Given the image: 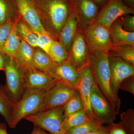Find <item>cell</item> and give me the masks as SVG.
Instances as JSON below:
<instances>
[{
	"label": "cell",
	"mask_w": 134,
	"mask_h": 134,
	"mask_svg": "<svg viewBox=\"0 0 134 134\" xmlns=\"http://www.w3.org/2000/svg\"><path fill=\"white\" fill-rule=\"evenodd\" d=\"M17 18L15 20H10L3 24L0 25V50L2 48L9 36Z\"/></svg>",
	"instance_id": "cell-32"
},
{
	"label": "cell",
	"mask_w": 134,
	"mask_h": 134,
	"mask_svg": "<svg viewBox=\"0 0 134 134\" xmlns=\"http://www.w3.org/2000/svg\"><path fill=\"white\" fill-rule=\"evenodd\" d=\"M18 34L21 40L28 43L33 48L37 47V34L21 18L16 25Z\"/></svg>",
	"instance_id": "cell-24"
},
{
	"label": "cell",
	"mask_w": 134,
	"mask_h": 134,
	"mask_svg": "<svg viewBox=\"0 0 134 134\" xmlns=\"http://www.w3.org/2000/svg\"><path fill=\"white\" fill-rule=\"evenodd\" d=\"M103 126L102 127L101 129L99 130L89 132V133L86 134H101V132H102V129H103Z\"/></svg>",
	"instance_id": "cell-41"
},
{
	"label": "cell",
	"mask_w": 134,
	"mask_h": 134,
	"mask_svg": "<svg viewBox=\"0 0 134 134\" xmlns=\"http://www.w3.org/2000/svg\"><path fill=\"white\" fill-rule=\"evenodd\" d=\"M58 80L50 73L32 68L25 70V88L48 90L54 85Z\"/></svg>",
	"instance_id": "cell-12"
},
{
	"label": "cell",
	"mask_w": 134,
	"mask_h": 134,
	"mask_svg": "<svg viewBox=\"0 0 134 134\" xmlns=\"http://www.w3.org/2000/svg\"><path fill=\"white\" fill-rule=\"evenodd\" d=\"M33 67L39 70L50 73L56 65L50 56L38 47L34 48Z\"/></svg>",
	"instance_id": "cell-21"
},
{
	"label": "cell",
	"mask_w": 134,
	"mask_h": 134,
	"mask_svg": "<svg viewBox=\"0 0 134 134\" xmlns=\"http://www.w3.org/2000/svg\"><path fill=\"white\" fill-rule=\"evenodd\" d=\"M69 55V59L78 69L89 64L90 51L83 32L79 27Z\"/></svg>",
	"instance_id": "cell-15"
},
{
	"label": "cell",
	"mask_w": 134,
	"mask_h": 134,
	"mask_svg": "<svg viewBox=\"0 0 134 134\" xmlns=\"http://www.w3.org/2000/svg\"><path fill=\"white\" fill-rule=\"evenodd\" d=\"M14 1L20 18L34 31L49 35L53 38L43 26L36 0Z\"/></svg>",
	"instance_id": "cell-8"
},
{
	"label": "cell",
	"mask_w": 134,
	"mask_h": 134,
	"mask_svg": "<svg viewBox=\"0 0 134 134\" xmlns=\"http://www.w3.org/2000/svg\"><path fill=\"white\" fill-rule=\"evenodd\" d=\"M109 125L108 126L105 127V128L106 130L109 134H126L120 121L118 123L113 122Z\"/></svg>",
	"instance_id": "cell-35"
},
{
	"label": "cell",
	"mask_w": 134,
	"mask_h": 134,
	"mask_svg": "<svg viewBox=\"0 0 134 134\" xmlns=\"http://www.w3.org/2000/svg\"><path fill=\"white\" fill-rule=\"evenodd\" d=\"M110 32L113 46L128 45L134 47V32L125 30L121 20L118 18L112 24Z\"/></svg>",
	"instance_id": "cell-18"
},
{
	"label": "cell",
	"mask_w": 134,
	"mask_h": 134,
	"mask_svg": "<svg viewBox=\"0 0 134 134\" xmlns=\"http://www.w3.org/2000/svg\"><path fill=\"white\" fill-rule=\"evenodd\" d=\"M35 33L38 36L37 40V47L41 49L48 55L50 46L53 40L54 39L49 35L37 32H35Z\"/></svg>",
	"instance_id": "cell-31"
},
{
	"label": "cell",
	"mask_w": 134,
	"mask_h": 134,
	"mask_svg": "<svg viewBox=\"0 0 134 134\" xmlns=\"http://www.w3.org/2000/svg\"><path fill=\"white\" fill-rule=\"evenodd\" d=\"M101 134H110L106 130L105 127L103 126V129H102V132H101Z\"/></svg>",
	"instance_id": "cell-42"
},
{
	"label": "cell",
	"mask_w": 134,
	"mask_h": 134,
	"mask_svg": "<svg viewBox=\"0 0 134 134\" xmlns=\"http://www.w3.org/2000/svg\"><path fill=\"white\" fill-rule=\"evenodd\" d=\"M90 117L84 109L70 114L63 119L62 123L63 129L67 134V132L69 130L85 122Z\"/></svg>",
	"instance_id": "cell-25"
},
{
	"label": "cell",
	"mask_w": 134,
	"mask_h": 134,
	"mask_svg": "<svg viewBox=\"0 0 134 134\" xmlns=\"http://www.w3.org/2000/svg\"><path fill=\"white\" fill-rule=\"evenodd\" d=\"M31 134H49L46 132L45 130H44L42 129L34 126L33 130Z\"/></svg>",
	"instance_id": "cell-36"
},
{
	"label": "cell",
	"mask_w": 134,
	"mask_h": 134,
	"mask_svg": "<svg viewBox=\"0 0 134 134\" xmlns=\"http://www.w3.org/2000/svg\"><path fill=\"white\" fill-rule=\"evenodd\" d=\"M79 27L78 17L72 2L69 16L58 38V41L63 46L69 53L76 36Z\"/></svg>",
	"instance_id": "cell-17"
},
{
	"label": "cell",
	"mask_w": 134,
	"mask_h": 134,
	"mask_svg": "<svg viewBox=\"0 0 134 134\" xmlns=\"http://www.w3.org/2000/svg\"><path fill=\"white\" fill-rule=\"evenodd\" d=\"M48 90L39 89H25L23 96L15 104L12 120L9 126L14 129L22 120L28 115L38 113L44 96Z\"/></svg>",
	"instance_id": "cell-4"
},
{
	"label": "cell",
	"mask_w": 134,
	"mask_h": 134,
	"mask_svg": "<svg viewBox=\"0 0 134 134\" xmlns=\"http://www.w3.org/2000/svg\"><path fill=\"white\" fill-rule=\"evenodd\" d=\"M72 2L78 17L79 26L82 30L94 21L100 7L93 0H72Z\"/></svg>",
	"instance_id": "cell-14"
},
{
	"label": "cell",
	"mask_w": 134,
	"mask_h": 134,
	"mask_svg": "<svg viewBox=\"0 0 134 134\" xmlns=\"http://www.w3.org/2000/svg\"><path fill=\"white\" fill-rule=\"evenodd\" d=\"M128 92L132 95H134V77H130L123 80L120 84L119 90Z\"/></svg>",
	"instance_id": "cell-33"
},
{
	"label": "cell",
	"mask_w": 134,
	"mask_h": 134,
	"mask_svg": "<svg viewBox=\"0 0 134 134\" xmlns=\"http://www.w3.org/2000/svg\"><path fill=\"white\" fill-rule=\"evenodd\" d=\"M76 91L62 81H58L47 92L38 112L64 106Z\"/></svg>",
	"instance_id": "cell-9"
},
{
	"label": "cell",
	"mask_w": 134,
	"mask_h": 134,
	"mask_svg": "<svg viewBox=\"0 0 134 134\" xmlns=\"http://www.w3.org/2000/svg\"><path fill=\"white\" fill-rule=\"evenodd\" d=\"M19 50L14 58L25 70L34 68V48L28 43L21 40Z\"/></svg>",
	"instance_id": "cell-20"
},
{
	"label": "cell",
	"mask_w": 134,
	"mask_h": 134,
	"mask_svg": "<svg viewBox=\"0 0 134 134\" xmlns=\"http://www.w3.org/2000/svg\"><path fill=\"white\" fill-rule=\"evenodd\" d=\"M103 126L100 121L94 117H90L85 122L69 130L67 134H86L99 130Z\"/></svg>",
	"instance_id": "cell-26"
},
{
	"label": "cell",
	"mask_w": 134,
	"mask_h": 134,
	"mask_svg": "<svg viewBox=\"0 0 134 134\" xmlns=\"http://www.w3.org/2000/svg\"><path fill=\"white\" fill-rule=\"evenodd\" d=\"M48 55L54 62L60 63L69 59V53L58 40H53L49 49Z\"/></svg>",
	"instance_id": "cell-27"
},
{
	"label": "cell",
	"mask_w": 134,
	"mask_h": 134,
	"mask_svg": "<svg viewBox=\"0 0 134 134\" xmlns=\"http://www.w3.org/2000/svg\"><path fill=\"white\" fill-rule=\"evenodd\" d=\"M88 65L95 83L117 115L120 112L121 100L111 89L108 53L90 52Z\"/></svg>",
	"instance_id": "cell-2"
},
{
	"label": "cell",
	"mask_w": 134,
	"mask_h": 134,
	"mask_svg": "<svg viewBox=\"0 0 134 134\" xmlns=\"http://www.w3.org/2000/svg\"><path fill=\"white\" fill-rule=\"evenodd\" d=\"M99 7H102L107 2L108 0H93Z\"/></svg>",
	"instance_id": "cell-39"
},
{
	"label": "cell",
	"mask_w": 134,
	"mask_h": 134,
	"mask_svg": "<svg viewBox=\"0 0 134 134\" xmlns=\"http://www.w3.org/2000/svg\"><path fill=\"white\" fill-rule=\"evenodd\" d=\"M20 18L18 17L15 21L9 36L0 50V52L3 55L14 57L19 50L21 41L18 34L16 25Z\"/></svg>",
	"instance_id": "cell-19"
},
{
	"label": "cell",
	"mask_w": 134,
	"mask_h": 134,
	"mask_svg": "<svg viewBox=\"0 0 134 134\" xmlns=\"http://www.w3.org/2000/svg\"><path fill=\"white\" fill-rule=\"evenodd\" d=\"M134 14L133 8L125 4L123 0H108L99 11L93 22L110 29L120 17Z\"/></svg>",
	"instance_id": "cell-7"
},
{
	"label": "cell",
	"mask_w": 134,
	"mask_h": 134,
	"mask_svg": "<svg viewBox=\"0 0 134 134\" xmlns=\"http://www.w3.org/2000/svg\"><path fill=\"white\" fill-rule=\"evenodd\" d=\"M63 107L64 118L70 114L84 109L82 100L77 90L68 100Z\"/></svg>",
	"instance_id": "cell-29"
},
{
	"label": "cell",
	"mask_w": 134,
	"mask_h": 134,
	"mask_svg": "<svg viewBox=\"0 0 134 134\" xmlns=\"http://www.w3.org/2000/svg\"><path fill=\"white\" fill-rule=\"evenodd\" d=\"M4 59L3 55L0 52V70H4Z\"/></svg>",
	"instance_id": "cell-38"
},
{
	"label": "cell",
	"mask_w": 134,
	"mask_h": 134,
	"mask_svg": "<svg viewBox=\"0 0 134 134\" xmlns=\"http://www.w3.org/2000/svg\"><path fill=\"white\" fill-rule=\"evenodd\" d=\"M82 31L90 52L108 53L113 48L109 28L93 22Z\"/></svg>",
	"instance_id": "cell-6"
},
{
	"label": "cell",
	"mask_w": 134,
	"mask_h": 134,
	"mask_svg": "<svg viewBox=\"0 0 134 134\" xmlns=\"http://www.w3.org/2000/svg\"><path fill=\"white\" fill-rule=\"evenodd\" d=\"M108 54L119 57L134 65V47L130 45L113 46Z\"/></svg>",
	"instance_id": "cell-28"
},
{
	"label": "cell",
	"mask_w": 134,
	"mask_h": 134,
	"mask_svg": "<svg viewBox=\"0 0 134 134\" xmlns=\"http://www.w3.org/2000/svg\"><path fill=\"white\" fill-rule=\"evenodd\" d=\"M78 69L81 76V81L77 91L82 100L84 109L89 117L96 118L92 112L90 104L91 93L94 83L91 70L89 65Z\"/></svg>",
	"instance_id": "cell-16"
},
{
	"label": "cell",
	"mask_w": 134,
	"mask_h": 134,
	"mask_svg": "<svg viewBox=\"0 0 134 134\" xmlns=\"http://www.w3.org/2000/svg\"><path fill=\"white\" fill-rule=\"evenodd\" d=\"M110 71V85L113 93L117 97L119 86L126 78L134 76V65L119 57L108 54Z\"/></svg>",
	"instance_id": "cell-10"
},
{
	"label": "cell",
	"mask_w": 134,
	"mask_h": 134,
	"mask_svg": "<svg viewBox=\"0 0 134 134\" xmlns=\"http://www.w3.org/2000/svg\"><path fill=\"white\" fill-rule=\"evenodd\" d=\"M15 104L10 100L5 92L3 85L0 86V114L9 125L12 120Z\"/></svg>",
	"instance_id": "cell-22"
},
{
	"label": "cell",
	"mask_w": 134,
	"mask_h": 134,
	"mask_svg": "<svg viewBox=\"0 0 134 134\" xmlns=\"http://www.w3.org/2000/svg\"><path fill=\"white\" fill-rule=\"evenodd\" d=\"M4 70L6 83L3 85L10 100L15 104L22 97L25 88L24 86L25 69L17 62L14 57L3 55Z\"/></svg>",
	"instance_id": "cell-3"
},
{
	"label": "cell",
	"mask_w": 134,
	"mask_h": 134,
	"mask_svg": "<svg viewBox=\"0 0 134 134\" xmlns=\"http://www.w3.org/2000/svg\"><path fill=\"white\" fill-rule=\"evenodd\" d=\"M122 126L126 134H134V110L130 108L120 115Z\"/></svg>",
	"instance_id": "cell-30"
},
{
	"label": "cell",
	"mask_w": 134,
	"mask_h": 134,
	"mask_svg": "<svg viewBox=\"0 0 134 134\" xmlns=\"http://www.w3.org/2000/svg\"><path fill=\"white\" fill-rule=\"evenodd\" d=\"M122 25L128 31H134V16L133 15L127 14L121 17Z\"/></svg>",
	"instance_id": "cell-34"
},
{
	"label": "cell",
	"mask_w": 134,
	"mask_h": 134,
	"mask_svg": "<svg viewBox=\"0 0 134 134\" xmlns=\"http://www.w3.org/2000/svg\"><path fill=\"white\" fill-rule=\"evenodd\" d=\"M90 104L95 117L103 125H110L115 121L117 115L95 82L91 93Z\"/></svg>",
	"instance_id": "cell-11"
},
{
	"label": "cell",
	"mask_w": 134,
	"mask_h": 134,
	"mask_svg": "<svg viewBox=\"0 0 134 134\" xmlns=\"http://www.w3.org/2000/svg\"><path fill=\"white\" fill-rule=\"evenodd\" d=\"M64 119V107H58L28 115L24 119L33 123L51 134H66L62 128Z\"/></svg>",
	"instance_id": "cell-5"
},
{
	"label": "cell",
	"mask_w": 134,
	"mask_h": 134,
	"mask_svg": "<svg viewBox=\"0 0 134 134\" xmlns=\"http://www.w3.org/2000/svg\"><path fill=\"white\" fill-rule=\"evenodd\" d=\"M123 1L127 4L128 6L132 8H134V0H123Z\"/></svg>",
	"instance_id": "cell-40"
},
{
	"label": "cell",
	"mask_w": 134,
	"mask_h": 134,
	"mask_svg": "<svg viewBox=\"0 0 134 134\" xmlns=\"http://www.w3.org/2000/svg\"><path fill=\"white\" fill-rule=\"evenodd\" d=\"M50 74L58 81H62L70 87L77 90L81 81L79 69L69 59L56 63Z\"/></svg>",
	"instance_id": "cell-13"
},
{
	"label": "cell",
	"mask_w": 134,
	"mask_h": 134,
	"mask_svg": "<svg viewBox=\"0 0 134 134\" xmlns=\"http://www.w3.org/2000/svg\"><path fill=\"white\" fill-rule=\"evenodd\" d=\"M19 16L14 0H0V25Z\"/></svg>",
	"instance_id": "cell-23"
},
{
	"label": "cell",
	"mask_w": 134,
	"mask_h": 134,
	"mask_svg": "<svg viewBox=\"0 0 134 134\" xmlns=\"http://www.w3.org/2000/svg\"><path fill=\"white\" fill-rule=\"evenodd\" d=\"M44 27L55 40L69 15L72 0H36Z\"/></svg>",
	"instance_id": "cell-1"
},
{
	"label": "cell",
	"mask_w": 134,
	"mask_h": 134,
	"mask_svg": "<svg viewBox=\"0 0 134 134\" xmlns=\"http://www.w3.org/2000/svg\"><path fill=\"white\" fill-rule=\"evenodd\" d=\"M0 134H8L6 124L0 122Z\"/></svg>",
	"instance_id": "cell-37"
}]
</instances>
